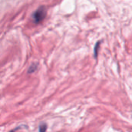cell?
<instances>
[{"label":"cell","instance_id":"obj_1","mask_svg":"<svg viewBox=\"0 0 132 132\" xmlns=\"http://www.w3.org/2000/svg\"><path fill=\"white\" fill-rule=\"evenodd\" d=\"M46 15V9L45 7H39L35 12L32 14V19L35 23L41 22Z\"/></svg>","mask_w":132,"mask_h":132},{"label":"cell","instance_id":"obj_3","mask_svg":"<svg viewBox=\"0 0 132 132\" xmlns=\"http://www.w3.org/2000/svg\"><path fill=\"white\" fill-rule=\"evenodd\" d=\"M46 130V125H41L40 128H39V131H45Z\"/></svg>","mask_w":132,"mask_h":132},{"label":"cell","instance_id":"obj_2","mask_svg":"<svg viewBox=\"0 0 132 132\" xmlns=\"http://www.w3.org/2000/svg\"><path fill=\"white\" fill-rule=\"evenodd\" d=\"M36 65H35V64H32L30 67H29V71H28V73H32V72H34L36 70Z\"/></svg>","mask_w":132,"mask_h":132}]
</instances>
